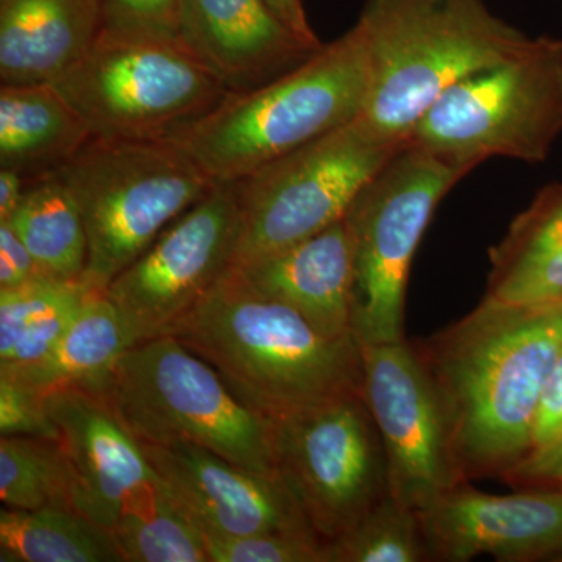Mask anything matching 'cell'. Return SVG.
I'll list each match as a JSON object with an SVG mask.
<instances>
[{"mask_svg":"<svg viewBox=\"0 0 562 562\" xmlns=\"http://www.w3.org/2000/svg\"><path fill=\"white\" fill-rule=\"evenodd\" d=\"M427 364L468 482L506 476L522 461L547 380L562 351V302H483L414 342Z\"/></svg>","mask_w":562,"mask_h":562,"instance_id":"obj_1","label":"cell"},{"mask_svg":"<svg viewBox=\"0 0 562 562\" xmlns=\"http://www.w3.org/2000/svg\"><path fill=\"white\" fill-rule=\"evenodd\" d=\"M169 335L271 420L361 392L355 336L322 335L295 310L249 290L232 269Z\"/></svg>","mask_w":562,"mask_h":562,"instance_id":"obj_2","label":"cell"},{"mask_svg":"<svg viewBox=\"0 0 562 562\" xmlns=\"http://www.w3.org/2000/svg\"><path fill=\"white\" fill-rule=\"evenodd\" d=\"M355 25L371 61L360 117L398 144L450 87L513 58L532 40L484 0H366Z\"/></svg>","mask_w":562,"mask_h":562,"instance_id":"obj_3","label":"cell"},{"mask_svg":"<svg viewBox=\"0 0 562 562\" xmlns=\"http://www.w3.org/2000/svg\"><path fill=\"white\" fill-rule=\"evenodd\" d=\"M371 61L357 25L312 57L257 88L232 94L209 116L173 136L217 184L238 183L361 116Z\"/></svg>","mask_w":562,"mask_h":562,"instance_id":"obj_4","label":"cell"},{"mask_svg":"<svg viewBox=\"0 0 562 562\" xmlns=\"http://www.w3.org/2000/svg\"><path fill=\"white\" fill-rule=\"evenodd\" d=\"M144 446H198L260 473L277 472L273 420L244 405L209 362L172 335L135 344L105 394Z\"/></svg>","mask_w":562,"mask_h":562,"instance_id":"obj_5","label":"cell"},{"mask_svg":"<svg viewBox=\"0 0 562 562\" xmlns=\"http://www.w3.org/2000/svg\"><path fill=\"white\" fill-rule=\"evenodd\" d=\"M57 172L87 225L83 283L102 292L172 221L217 187L171 140L92 138Z\"/></svg>","mask_w":562,"mask_h":562,"instance_id":"obj_6","label":"cell"},{"mask_svg":"<svg viewBox=\"0 0 562 562\" xmlns=\"http://www.w3.org/2000/svg\"><path fill=\"white\" fill-rule=\"evenodd\" d=\"M562 132V41L536 36L508 60L458 81L406 143L473 171L490 158L546 161Z\"/></svg>","mask_w":562,"mask_h":562,"instance_id":"obj_7","label":"cell"},{"mask_svg":"<svg viewBox=\"0 0 562 562\" xmlns=\"http://www.w3.org/2000/svg\"><path fill=\"white\" fill-rule=\"evenodd\" d=\"M52 85L103 139H172L232 94L180 40L105 32Z\"/></svg>","mask_w":562,"mask_h":562,"instance_id":"obj_8","label":"cell"},{"mask_svg":"<svg viewBox=\"0 0 562 562\" xmlns=\"http://www.w3.org/2000/svg\"><path fill=\"white\" fill-rule=\"evenodd\" d=\"M469 172L405 143L351 203L344 217L353 241L351 321L361 346L406 339L414 255L439 203Z\"/></svg>","mask_w":562,"mask_h":562,"instance_id":"obj_9","label":"cell"},{"mask_svg":"<svg viewBox=\"0 0 562 562\" xmlns=\"http://www.w3.org/2000/svg\"><path fill=\"white\" fill-rule=\"evenodd\" d=\"M361 117L238 181L241 233L232 268L268 257L341 221L401 150Z\"/></svg>","mask_w":562,"mask_h":562,"instance_id":"obj_10","label":"cell"},{"mask_svg":"<svg viewBox=\"0 0 562 562\" xmlns=\"http://www.w3.org/2000/svg\"><path fill=\"white\" fill-rule=\"evenodd\" d=\"M277 472L325 543L391 492L382 436L361 392L273 420Z\"/></svg>","mask_w":562,"mask_h":562,"instance_id":"obj_11","label":"cell"},{"mask_svg":"<svg viewBox=\"0 0 562 562\" xmlns=\"http://www.w3.org/2000/svg\"><path fill=\"white\" fill-rule=\"evenodd\" d=\"M241 233L236 184H217L172 221L105 290L135 344L171 333L231 271Z\"/></svg>","mask_w":562,"mask_h":562,"instance_id":"obj_12","label":"cell"},{"mask_svg":"<svg viewBox=\"0 0 562 562\" xmlns=\"http://www.w3.org/2000/svg\"><path fill=\"white\" fill-rule=\"evenodd\" d=\"M361 361V395L386 450L391 494L422 512L468 483L454 457L441 395L419 350L406 339L364 344Z\"/></svg>","mask_w":562,"mask_h":562,"instance_id":"obj_13","label":"cell"},{"mask_svg":"<svg viewBox=\"0 0 562 562\" xmlns=\"http://www.w3.org/2000/svg\"><path fill=\"white\" fill-rule=\"evenodd\" d=\"M431 561L562 562V491L492 495L462 483L419 512Z\"/></svg>","mask_w":562,"mask_h":562,"instance_id":"obj_14","label":"cell"},{"mask_svg":"<svg viewBox=\"0 0 562 562\" xmlns=\"http://www.w3.org/2000/svg\"><path fill=\"white\" fill-rule=\"evenodd\" d=\"M74 476V508L111 531L122 514L160 490L143 446L105 395L60 390L44 395Z\"/></svg>","mask_w":562,"mask_h":562,"instance_id":"obj_15","label":"cell"},{"mask_svg":"<svg viewBox=\"0 0 562 562\" xmlns=\"http://www.w3.org/2000/svg\"><path fill=\"white\" fill-rule=\"evenodd\" d=\"M143 446L162 490L202 532H314L279 473H260L198 446Z\"/></svg>","mask_w":562,"mask_h":562,"instance_id":"obj_16","label":"cell"},{"mask_svg":"<svg viewBox=\"0 0 562 562\" xmlns=\"http://www.w3.org/2000/svg\"><path fill=\"white\" fill-rule=\"evenodd\" d=\"M179 40L233 94L271 83L324 46L299 38L265 0H181Z\"/></svg>","mask_w":562,"mask_h":562,"instance_id":"obj_17","label":"cell"},{"mask_svg":"<svg viewBox=\"0 0 562 562\" xmlns=\"http://www.w3.org/2000/svg\"><path fill=\"white\" fill-rule=\"evenodd\" d=\"M249 290L302 314L333 339L353 335V241L346 217L303 241L232 268Z\"/></svg>","mask_w":562,"mask_h":562,"instance_id":"obj_18","label":"cell"},{"mask_svg":"<svg viewBox=\"0 0 562 562\" xmlns=\"http://www.w3.org/2000/svg\"><path fill=\"white\" fill-rule=\"evenodd\" d=\"M101 32V0H0V81L54 83Z\"/></svg>","mask_w":562,"mask_h":562,"instance_id":"obj_19","label":"cell"},{"mask_svg":"<svg viewBox=\"0 0 562 562\" xmlns=\"http://www.w3.org/2000/svg\"><path fill=\"white\" fill-rule=\"evenodd\" d=\"M92 138L87 122L54 85L0 88V168L31 183L60 171Z\"/></svg>","mask_w":562,"mask_h":562,"instance_id":"obj_20","label":"cell"},{"mask_svg":"<svg viewBox=\"0 0 562 562\" xmlns=\"http://www.w3.org/2000/svg\"><path fill=\"white\" fill-rule=\"evenodd\" d=\"M484 299L519 305L562 302V181L538 192L490 250Z\"/></svg>","mask_w":562,"mask_h":562,"instance_id":"obj_21","label":"cell"},{"mask_svg":"<svg viewBox=\"0 0 562 562\" xmlns=\"http://www.w3.org/2000/svg\"><path fill=\"white\" fill-rule=\"evenodd\" d=\"M132 342L105 292L91 290L72 324L43 358L20 371L0 373L40 394L83 390L105 395L114 369Z\"/></svg>","mask_w":562,"mask_h":562,"instance_id":"obj_22","label":"cell"},{"mask_svg":"<svg viewBox=\"0 0 562 562\" xmlns=\"http://www.w3.org/2000/svg\"><path fill=\"white\" fill-rule=\"evenodd\" d=\"M9 224L46 279L80 283L88 265V233L79 202L60 173L27 184Z\"/></svg>","mask_w":562,"mask_h":562,"instance_id":"obj_23","label":"cell"},{"mask_svg":"<svg viewBox=\"0 0 562 562\" xmlns=\"http://www.w3.org/2000/svg\"><path fill=\"white\" fill-rule=\"evenodd\" d=\"M2 562H124L111 531L72 508L0 509Z\"/></svg>","mask_w":562,"mask_h":562,"instance_id":"obj_24","label":"cell"},{"mask_svg":"<svg viewBox=\"0 0 562 562\" xmlns=\"http://www.w3.org/2000/svg\"><path fill=\"white\" fill-rule=\"evenodd\" d=\"M0 501L7 508L29 512L76 509L72 471L60 441L0 438Z\"/></svg>","mask_w":562,"mask_h":562,"instance_id":"obj_25","label":"cell"},{"mask_svg":"<svg viewBox=\"0 0 562 562\" xmlns=\"http://www.w3.org/2000/svg\"><path fill=\"white\" fill-rule=\"evenodd\" d=\"M111 535L124 562H210L201 528L161 484L146 505L122 514Z\"/></svg>","mask_w":562,"mask_h":562,"instance_id":"obj_26","label":"cell"},{"mask_svg":"<svg viewBox=\"0 0 562 562\" xmlns=\"http://www.w3.org/2000/svg\"><path fill=\"white\" fill-rule=\"evenodd\" d=\"M328 562H427L419 512L387 494L353 527L327 542Z\"/></svg>","mask_w":562,"mask_h":562,"instance_id":"obj_27","label":"cell"},{"mask_svg":"<svg viewBox=\"0 0 562 562\" xmlns=\"http://www.w3.org/2000/svg\"><path fill=\"white\" fill-rule=\"evenodd\" d=\"M503 483L514 490H562V351L543 387L527 453Z\"/></svg>","mask_w":562,"mask_h":562,"instance_id":"obj_28","label":"cell"},{"mask_svg":"<svg viewBox=\"0 0 562 562\" xmlns=\"http://www.w3.org/2000/svg\"><path fill=\"white\" fill-rule=\"evenodd\" d=\"M202 535L210 562H328L327 543L314 532Z\"/></svg>","mask_w":562,"mask_h":562,"instance_id":"obj_29","label":"cell"},{"mask_svg":"<svg viewBox=\"0 0 562 562\" xmlns=\"http://www.w3.org/2000/svg\"><path fill=\"white\" fill-rule=\"evenodd\" d=\"M87 288L83 281L68 283L50 279L33 280L13 290L0 291V362L10 357L22 333L33 322L49 313Z\"/></svg>","mask_w":562,"mask_h":562,"instance_id":"obj_30","label":"cell"},{"mask_svg":"<svg viewBox=\"0 0 562 562\" xmlns=\"http://www.w3.org/2000/svg\"><path fill=\"white\" fill-rule=\"evenodd\" d=\"M181 0H101L102 32L135 38L179 40Z\"/></svg>","mask_w":562,"mask_h":562,"instance_id":"obj_31","label":"cell"},{"mask_svg":"<svg viewBox=\"0 0 562 562\" xmlns=\"http://www.w3.org/2000/svg\"><path fill=\"white\" fill-rule=\"evenodd\" d=\"M0 436L60 439L46 397L9 376H0Z\"/></svg>","mask_w":562,"mask_h":562,"instance_id":"obj_32","label":"cell"},{"mask_svg":"<svg viewBox=\"0 0 562 562\" xmlns=\"http://www.w3.org/2000/svg\"><path fill=\"white\" fill-rule=\"evenodd\" d=\"M46 279L9 222H0V291Z\"/></svg>","mask_w":562,"mask_h":562,"instance_id":"obj_33","label":"cell"},{"mask_svg":"<svg viewBox=\"0 0 562 562\" xmlns=\"http://www.w3.org/2000/svg\"><path fill=\"white\" fill-rule=\"evenodd\" d=\"M269 9L273 11L277 18L290 31L294 32L299 38L305 43L312 44L313 47H321L322 43L310 25L308 16H306L303 0H265Z\"/></svg>","mask_w":562,"mask_h":562,"instance_id":"obj_34","label":"cell"},{"mask_svg":"<svg viewBox=\"0 0 562 562\" xmlns=\"http://www.w3.org/2000/svg\"><path fill=\"white\" fill-rule=\"evenodd\" d=\"M29 181L13 171V169L0 168V222L10 221L18 210Z\"/></svg>","mask_w":562,"mask_h":562,"instance_id":"obj_35","label":"cell"},{"mask_svg":"<svg viewBox=\"0 0 562 562\" xmlns=\"http://www.w3.org/2000/svg\"><path fill=\"white\" fill-rule=\"evenodd\" d=\"M562 491V490H561Z\"/></svg>","mask_w":562,"mask_h":562,"instance_id":"obj_36","label":"cell"}]
</instances>
